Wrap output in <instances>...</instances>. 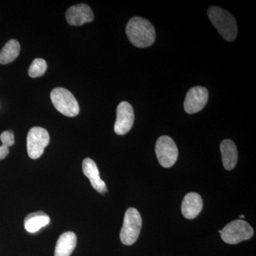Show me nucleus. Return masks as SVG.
Listing matches in <instances>:
<instances>
[{"label": "nucleus", "instance_id": "6ab92c4d", "mask_svg": "<svg viewBox=\"0 0 256 256\" xmlns=\"http://www.w3.org/2000/svg\"><path fill=\"white\" fill-rule=\"evenodd\" d=\"M9 148L2 144V146H0V160H4V158L9 154Z\"/></svg>", "mask_w": 256, "mask_h": 256}, {"label": "nucleus", "instance_id": "1a4fd4ad", "mask_svg": "<svg viewBox=\"0 0 256 256\" xmlns=\"http://www.w3.org/2000/svg\"><path fill=\"white\" fill-rule=\"evenodd\" d=\"M134 114L132 106L122 101L117 108V118L114 130L118 136H124L130 130L134 124Z\"/></svg>", "mask_w": 256, "mask_h": 256}, {"label": "nucleus", "instance_id": "ddd939ff", "mask_svg": "<svg viewBox=\"0 0 256 256\" xmlns=\"http://www.w3.org/2000/svg\"><path fill=\"white\" fill-rule=\"evenodd\" d=\"M77 238L72 232H65L60 236L55 248V256H70L76 246Z\"/></svg>", "mask_w": 256, "mask_h": 256}, {"label": "nucleus", "instance_id": "7ed1b4c3", "mask_svg": "<svg viewBox=\"0 0 256 256\" xmlns=\"http://www.w3.org/2000/svg\"><path fill=\"white\" fill-rule=\"evenodd\" d=\"M142 228V217L136 208H129L126 210L120 238L126 246H131L138 240Z\"/></svg>", "mask_w": 256, "mask_h": 256}, {"label": "nucleus", "instance_id": "f3484780", "mask_svg": "<svg viewBox=\"0 0 256 256\" xmlns=\"http://www.w3.org/2000/svg\"><path fill=\"white\" fill-rule=\"evenodd\" d=\"M46 60H44L43 58H35L28 68V75L32 78L42 76L46 73Z\"/></svg>", "mask_w": 256, "mask_h": 256}, {"label": "nucleus", "instance_id": "a211bd4d", "mask_svg": "<svg viewBox=\"0 0 256 256\" xmlns=\"http://www.w3.org/2000/svg\"><path fill=\"white\" fill-rule=\"evenodd\" d=\"M0 140L2 143V146H8V148L13 146L14 144V132L12 130L4 131L0 136Z\"/></svg>", "mask_w": 256, "mask_h": 256}, {"label": "nucleus", "instance_id": "2eb2a0df", "mask_svg": "<svg viewBox=\"0 0 256 256\" xmlns=\"http://www.w3.org/2000/svg\"><path fill=\"white\" fill-rule=\"evenodd\" d=\"M50 223V218L43 212L30 214L25 218L24 228L28 233H36L40 229L46 226Z\"/></svg>", "mask_w": 256, "mask_h": 256}, {"label": "nucleus", "instance_id": "f8f14e48", "mask_svg": "<svg viewBox=\"0 0 256 256\" xmlns=\"http://www.w3.org/2000/svg\"><path fill=\"white\" fill-rule=\"evenodd\" d=\"M203 208V200L198 194L188 193L184 198L182 204V212L185 218L193 220L200 214Z\"/></svg>", "mask_w": 256, "mask_h": 256}, {"label": "nucleus", "instance_id": "0eeeda50", "mask_svg": "<svg viewBox=\"0 0 256 256\" xmlns=\"http://www.w3.org/2000/svg\"><path fill=\"white\" fill-rule=\"evenodd\" d=\"M156 152L158 161L163 168H171L178 160V146L169 136H162L158 140Z\"/></svg>", "mask_w": 256, "mask_h": 256}, {"label": "nucleus", "instance_id": "423d86ee", "mask_svg": "<svg viewBox=\"0 0 256 256\" xmlns=\"http://www.w3.org/2000/svg\"><path fill=\"white\" fill-rule=\"evenodd\" d=\"M50 142V136L46 130L41 127L32 128L26 138L28 156L31 159H38Z\"/></svg>", "mask_w": 256, "mask_h": 256}, {"label": "nucleus", "instance_id": "9b49d317", "mask_svg": "<svg viewBox=\"0 0 256 256\" xmlns=\"http://www.w3.org/2000/svg\"><path fill=\"white\" fill-rule=\"evenodd\" d=\"M82 172L86 176L92 188L101 194H106L108 192L107 186L104 180L100 178V172L97 164L94 160L90 158H86L82 162Z\"/></svg>", "mask_w": 256, "mask_h": 256}, {"label": "nucleus", "instance_id": "39448f33", "mask_svg": "<svg viewBox=\"0 0 256 256\" xmlns=\"http://www.w3.org/2000/svg\"><path fill=\"white\" fill-rule=\"evenodd\" d=\"M220 236L228 244H237L249 240L254 234V228L244 220H234L220 230Z\"/></svg>", "mask_w": 256, "mask_h": 256}, {"label": "nucleus", "instance_id": "f03ea898", "mask_svg": "<svg viewBox=\"0 0 256 256\" xmlns=\"http://www.w3.org/2000/svg\"><path fill=\"white\" fill-rule=\"evenodd\" d=\"M208 15L217 31L226 41L233 42L236 38V21L226 10L218 6H212L208 10Z\"/></svg>", "mask_w": 256, "mask_h": 256}, {"label": "nucleus", "instance_id": "6e6552de", "mask_svg": "<svg viewBox=\"0 0 256 256\" xmlns=\"http://www.w3.org/2000/svg\"><path fill=\"white\" fill-rule=\"evenodd\" d=\"M208 92L206 88L196 86L188 90L184 102V110L188 114H194L201 111L206 105Z\"/></svg>", "mask_w": 256, "mask_h": 256}, {"label": "nucleus", "instance_id": "aec40b11", "mask_svg": "<svg viewBox=\"0 0 256 256\" xmlns=\"http://www.w3.org/2000/svg\"><path fill=\"white\" fill-rule=\"evenodd\" d=\"M245 218V216H244V215L240 216V218Z\"/></svg>", "mask_w": 256, "mask_h": 256}, {"label": "nucleus", "instance_id": "20e7f679", "mask_svg": "<svg viewBox=\"0 0 256 256\" xmlns=\"http://www.w3.org/2000/svg\"><path fill=\"white\" fill-rule=\"evenodd\" d=\"M50 99L55 108L67 117H76L80 112L78 101L67 89L56 88L50 92Z\"/></svg>", "mask_w": 256, "mask_h": 256}, {"label": "nucleus", "instance_id": "dca6fc26", "mask_svg": "<svg viewBox=\"0 0 256 256\" xmlns=\"http://www.w3.org/2000/svg\"><path fill=\"white\" fill-rule=\"evenodd\" d=\"M20 44L16 40H10L0 52V64L2 65L14 62L18 56Z\"/></svg>", "mask_w": 256, "mask_h": 256}, {"label": "nucleus", "instance_id": "9d476101", "mask_svg": "<svg viewBox=\"0 0 256 256\" xmlns=\"http://www.w3.org/2000/svg\"><path fill=\"white\" fill-rule=\"evenodd\" d=\"M66 18L72 26H82L84 24L92 22L94 14L88 5L80 4L70 6L66 12Z\"/></svg>", "mask_w": 256, "mask_h": 256}, {"label": "nucleus", "instance_id": "f257e3e1", "mask_svg": "<svg viewBox=\"0 0 256 256\" xmlns=\"http://www.w3.org/2000/svg\"><path fill=\"white\" fill-rule=\"evenodd\" d=\"M126 34L130 42L138 48H146L153 44L156 38L154 26L146 18L136 16L128 22Z\"/></svg>", "mask_w": 256, "mask_h": 256}, {"label": "nucleus", "instance_id": "4468645a", "mask_svg": "<svg viewBox=\"0 0 256 256\" xmlns=\"http://www.w3.org/2000/svg\"><path fill=\"white\" fill-rule=\"evenodd\" d=\"M222 161L226 170L234 169L238 162V151L235 143L230 140H224L220 144Z\"/></svg>", "mask_w": 256, "mask_h": 256}]
</instances>
